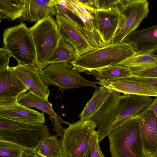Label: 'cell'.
<instances>
[{"instance_id":"1","label":"cell","mask_w":157,"mask_h":157,"mask_svg":"<svg viewBox=\"0 0 157 157\" xmlns=\"http://www.w3.org/2000/svg\"><path fill=\"white\" fill-rule=\"evenodd\" d=\"M109 89L103 102L88 120L94 121L99 142L111 132L150 106L152 102L149 96L121 95L118 92Z\"/></svg>"},{"instance_id":"2","label":"cell","mask_w":157,"mask_h":157,"mask_svg":"<svg viewBox=\"0 0 157 157\" xmlns=\"http://www.w3.org/2000/svg\"><path fill=\"white\" fill-rule=\"evenodd\" d=\"M44 124L18 121L0 117V141L18 146L27 151L35 152L41 142L50 136Z\"/></svg>"},{"instance_id":"3","label":"cell","mask_w":157,"mask_h":157,"mask_svg":"<svg viewBox=\"0 0 157 157\" xmlns=\"http://www.w3.org/2000/svg\"><path fill=\"white\" fill-rule=\"evenodd\" d=\"M137 53L130 44H109L78 56L71 65L79 72L98 71L117 65Z\"/></svg>"},{"instance_id":"4","label":"cell","mask_w":157,"mask_h":157,"mask_svg":"<svg viewBox=\"0 0 157 157\" xmlns=\"http://www.w3.org/2000/svg\"><path fill=\"white\" fill-rule=\"evenodd\" d=\"M139 113L107 136L112 157H146L140 136Z\"/></svg>"},{"instance_id":"5","label":"cell","mask_w":157,"mask_h":157,"mask_svg":"<svg viewBox=\"0 0 157 157\" xmlns=\"http://www.w3.org/2000/svg\"><path fill=\"white\" fill-rule=\"evenodd\" d=\"M28 28L35 48L36 65L42 70L49 65L59 41L57 23L53 17H50Z\"/></svg>"},{"instance_id":"6","label":"cell","mask_w":157,"mask_h":157,"mask_svg":"<svg viewBox=\"0 0 157 157\" xmlns=\"http://www.w3.org/2000/svg\"><path fill=\"white\" fill-rule=\"evenodd\" d=\"M4 47L21 65H36L34 45L29 28L25 24L6 29L3 34Z\"/></svg>"},{"instance_id":"7","label":"cell","mask_w":157,"mask_h":157,"mask_svg":"<svg viewBox=\"0 0 157 157\" xmlns=\"http://www.w3.org/2000/svg\"><path fill=\"white\" fill-rule=\"evenodd\" d=\"M149 3L146 0H119L117 26L109 44L119 43L136 30L149 12Z\"/></svg>"},{"instance_id":"8","label":"cell","mask_w":157,"mask_h":157,"mask_svg":"<svg viewBox=\"0 0 157 157\" xmlns=\"http://www.w3.org/2000/svg\"><path fill=\"white\" fill-rule=\"evenodd\" d=\"M93 120H79L64 129L61 140L64 157H83L96 131Z\"/></svg>"},{"instance_id":"9","label":"cell","mask_w":157,"mask_h":157,"mask_svg":"<svg viewBox=\"0 0 157 157\" xmlns=\"http://www.w3.org/2000/svg\"><path fill=\"white\" fill-rule=\"evenodd\" d=\"M41 77L47 85L57 86L64 89L91 86L98 88L97 82L85 78L71 64L60 63L49 64L40 70Z\"/></svg>"},{"instance_id":"10","label":"cell","mask_w":157,"mask_h":157,"mask_svg":"<svg viewBox=\"0 0 157 157\" xmlns=\"http://www.w3.org/2000/svg\"><path fill=\"white\" fill-rule=\"evenodd\" d=\"M55 16L60 37L74 46L78 56L98 48L94 47L90 43L84 32L83 26L69 15L56 13Z\"/></svg>"},{"instance_id":"11","label":"cell","mask_w":157,"mask_h":157,"mask_svg":"<svg viewBox=\"0 0 157 157\" xmlns=\"http://www.w3.org/2000/svg\"><path fill=\"white\" fill-rule=\"evenodd\" d=\"M9 68L30 92L36 97L48 101L50 91L42 79L40 70L36 65H23L18 64Z\"/></svg>"},{"instance_id":"12","label":"cell","mask_w":157,"mask_h":157,"mask_svg":"<svg viewBox=\"0 0 157 157\" xmlns=\"http://www.w3.org/2000/svg\"><path fill=\"white\" fill-rule=\"evenodd\" d=\"M139 127L146 157H157V117L149 107L141 111Z\"/></svg>"},{"instance_id":"13","label":"cell","mask_w":157,"mask_h":157,"mask_svg":"<svg viewBox=\"0 0 157 157\" xmlns=\"http://www.w3.org/2000/svg\"><path fill=\"white\" fill-rule=\"evenodd\" d=\"M9 67L0 69V105L17 102L20 95L28 90Z\"/></svg>"},{"instance_id":"14","label":"cell","mask_w":157,"mask_h":157,"mask_svg":"<svg viewBox=\"0 0 157 157\" xmlns=\"http://www.w3.org/2000/svg\"><path fill=\"white\" fill-rule=\"evenodd\" d=\"M94 23L105 46L109 44L117 26L119 12L117 8L98 10L93 14Z\"/></svg>"},{"instance_id":"15","label":"cell","mask_w":157,"mask_h":157,"mask_svg":"<svg viewBox=\"0 0 157 157\" xmlns=\"http://www.w3.org/2000/svg\"><path fill=\"white\" fill-rule=\"evenodd\" d=\"M0 117L33 123L44 124L45 121L43 112L26 107L18 102L0 105Z\"/></svg>"},{"instance_id":"16","label":"cell","mask_w":157,"mask_h":157,"mask_svg":"<svg viewBox=\"0 0 157 157\" xmlns=\"http://www.w3.org/2000/svg\"><path fill=\"white\" fill-rule=\"evenodd\" d=\"M25 6L18 22H37L56 13L55 0H25Z\"/></svg>"},{"instance_id":"17","label":"cell","mask_w":157,"mask_h":157,"mask_svg":"<svg viewBox=\"0 0 157 157\" xmlns=\"http://www.w3.org/2000/svg\"><path fill=\"white\" fill-rule=\"evenodd\" d=\"M122 42L130 44L137 52H148L157 48V25L129 34Z\"/></svg>"},{"instance_id":"18","label":"cell","mask_w":157,"mask_h":157,"mask_svg":"<svg viewBox=\"0 0 157 157\" xmlns=\"http://www.w3.org/2000/svg\"><path fill=\"white\" fill-rule=\"evenodd\" d=\"M101 86L124 94L157 97V91L127 80L125 78L97 82Z\"/></svg>"},{"instance_id":"19","label":"cell","mask_w":157,"mask_h":157,"mask_svg":"<svg viewBox=\"0 0 157 157\" xmlns=\"http://www.w3.org/2000/svg\"><path fill=\"white\" fill-rule=\"evenodd\" d=\"M117 65L127 68L133 75L157 66V58L149 52L136 53Z\"/></svg>"},{"instance_id":"20","label":"cell","mask_w":157,"mask_h":157,"mask_svg":"<svg viewBox=\"0 0 157 157\" xmlns=\"http://www.w3.org/2000/svg\"><path fill=\"white\" fill-rule=\"evenodd\" d=\"M17 101L23 106L34 107L47 113L51 117L52 122L59 120L63 121L53 110L52 103L35 96L30 92L21 94L18 98Z\"/></svg>"},{"instance_id":"21","label":"cell","mask_w":157,"mask_h":157,"mask_svg":"<svg viewBox=\"0 0 157 157\" xmlns=\"http://www.w3.org/2000/svg\"><path fill=\"white\" fill-rule=\"evenodd\" d=\"M78 56L74 46L60 37L58 45L49 59L48 64L66 63L71 64Z\"/></svg>"},{"instance_id":"22","label":"cell","mask_w":157,"mask_h":157,"mask_svg":"<svg viewBox=\"0 0 157 157\" xmlns=\"http://www.w3.org/2000/svg\"><path fill=\"white\" fill-rule=\"evenodd\" d=\"M25 6V0H0V20L11 21L20 18Z\"/></svg>"},{"instance_id":"23","label":"cell","mask_w":157,"mask_h":157,"mask_svg":"<svg viewBox=\"0 0 157 157\" xmlns=\"http://www.w3.org/2000/svg\"><path fill=\"white\" fill-rule=\"evenodd\" d=\"M35 153L41 157H64L62 141L56 135L50 136L45 139Z\"/></svg>"},{"instance_id":"24","label":"cell","mask_w":157,"mask_h":157,"mask_svg":"<svg viewBox=\"0 0 157 157\" xmlns=\"http://www.w3.org/2000/svg\"><path fill=\"white\" fill-rule=\"evenodd\" d=\"M109 91L108 89L102 86L96 89L92 97L86 103L79 115L80 120H89L102 104Z\"/></svg>"},{"instance_id":"25","label":"cell","mask_w":157,"mask_h":157,"mask_svg":"<svg viewBox=\"0 0 157 157\" xmlns=\"http://www.w3.org/2000/svg\"><path fill=\"white\" fill-rule=\"evenodd\" d=\"M85 73L93 75L99 81L129 77L133 75L129 69L117 65L109 66L99 71Z\"/></svg>"},{"instance_id":"26","label":"cell","mask_w":157,"mask_h":157,"mask_svg":"<svg viewBox=\"0 0 157 157\" xmlns=\"http://www.w3.org/2000/svg\"><path fill=\"white\" fill-rule=\"evenodd\" d=\"M84 25L83 30L90 44L99 48L105 46L101 37L94 23V16L92 13L80 14L79 17Z\"/></svg>"},{"instance_id":"27","label":"cell","mask_w":157,"mask_h":157,"mask_svg":"<svg viewBox=\"0 0 157 157\" xmlns=\"http://www.w3.org/2000/svg\"><path fill=\"white\" fill-rule=\"evenodd\" d=\"M25 151L14 144L0 141V157H23Z\"/></svg>"},{"instance_id":"28","label":"cell","mask_w":157,"mask_h":157,"mask_svg":"<svg viewBox=\"0 0 157 157\" xmlns=\"http://www.w3.org/2000/svg\"><path fill=\"white\" fill-rule=\"evenodd\" d=\"M99 142L98 132L96 131L83 157H105L101 150Z\"/></svg>"},{"instance_id":"29","label":"cell","mask_w":157,"mask_h":157,"mask_svg":"<svg viewBox=\"0 0 157 157\" xmlns=\"http://www.w3.org/2000/svg\"><path fill=\"white\" fill-rule=\"evenodd\" d=\"M125 78L131 82L157 91V78L143 77L132 75Z\"/></svg>"},{"instance_id":"30","label":"cell","mask_w":157,"mask_h":157,"mask_svg":"<svg viewBox=\"0 0 157 157\" xmlns=\"http://www.w3.org/2000/svg\"><path fill=\"white\" fill-rule=\"evenodd\" d=\"M119 0H96L97 10L117 8Z\"/></svg>"},{"instance_id":"31","label":"cell","mask_w":157,"mask_h":157,"mask_svg":"<svg viewBox=\"0 0 157 157\" xmlns=\"http://www.w3.org/2000/svg\"><path fill=\"white\" fill-rule=\"evenodd\" d=\"M12 56L4 47L0 49V69L9 67V62Z\"/></svg>"},{"instance_id":"32","label":"cell","mask_w":157,"mask_h":157,"mask_svg":"<svg viewBox=\"0 0 157 157\" xmlns=\"http://www.w3.org/2000/svg\"><path fill=\"white\" fill-rule=\"evenodd\" d=\"M55 7L56 13L66 15H69V10H68L66 0H55Z\"/></svg>"},{"instance_id":"33","label":"cell","mask_w":157,"mask_h":157,"mask_svg":"<svg viewBox=\"0 0 157 157\" xmlns=\"http://www.w3.org/2000/svg\"><path fill=\"white\" fill-rule=\"evenodd\" d=\"M67 8L71 11L78 17L79 15V10L80 6L78 0H66Z\"/></svg>"},{"instance_id":"34","label":"cell","mask_w":157,"mask_h":157,"mask_svg":"<svg viewBox=\"0 0 157 157\" xmlns=\"http://www.w3.org/2000/svg\"><path fill=\"white\" fill-rule=\"evenodd\" d=\"M134 76L143 77L157 78V66L144 70Z\"/></svg>"},{"instance_id":"35","label":"cell","mask_w":157,"mask_h":157,"mask_svg":"<svg viewBox=\"0 0 157 157\" xmlns=\"http://www.w3.org/2000/svg\"><path fill=\"white\" fill-rule=\"evenodd\" d=\"M80 6L87 8L94 14L97 10L96 0H78Z\"/></svg>"},{"instance_id":"36","label":"cell","mask_w":157,"mask_h":157,"mask_svg":"<svg viewBox=\"0 0 157 157\" xmlns=\"http://www.w3.org/2000/svg\"><path fill=\"white\" fill-rule=\"evenodd\" d=\"M149 107L154 112L157 117V97L154 99Z\"/></svg>"},{"instance_id":"37","label":"cell","mask_w":157,"mask_h":157,"mask_svg":"<svg viewBox=\"0 0 157 157\" xmlns=\"http://www.w3.org/2000/svg\"><path fill=\"white\" fill-rule=\"evenodd\" d=\"M23 157H39L38 155L34 152L25 151L23 153Z\"/></svg>"},{"instance_id":"38","label":"cell","mask_w":157,"mask_h":157,"mask_svg":"<svg viewBox=\"0 0 157 157\" xmlns=\"http://www.w3.org/2000/svg\"><path fill=\"white\" fill-rule=\"evenodd\" d=\"M148 52L151 53L157 58V48Z\"/></svg>"}]
</instances>
